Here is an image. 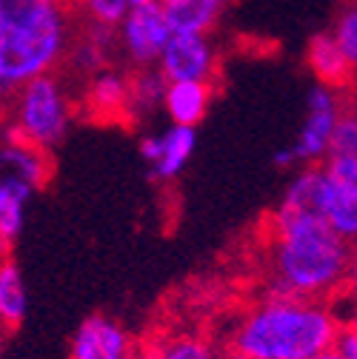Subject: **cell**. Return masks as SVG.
<instances>
[{"mask_svg":"<svg viewBox=\"0 0 357 359\" xmlns=\"http://www.w3.org/2000/svg\"><path fill=\"white\" fill-rule=\"evenodd\" d=\"M160 74L169 83H214L220 74L217 49L206 34H177L166 40V49L157 60Z\"/></svg>","mask_w":357,"mask_h":359,"instance_id":"cell-7","label":"cell"},{"mask_svg":"<svg viewBox=\"0 0 357 359\" xmlns=\"http://www.w3.org/2000/svg\"><path fill=\"white\" fill-rule=\"evenodd\" d=\"M52 151H43L4 128L0 134V171L23 180L34 191H40L52 180Z\"/></svg>","mask_w":357,"mask_h":359,"instance_id":"cell-13","label":"cell"},{"mask_svg":"<svg viewBox=\"0 0 357 359\" xmlns=\"http://www.w3.org/2000/svg\"><path fill=\"white\" fill-rule=\"evenodd\" d=\"M9 248H12V240H9L4 231H0V259H6V257H9Z\"/></svg>","mask_w":357,"mask_h":359,"instance_id":"cell-29","label":"cell"},{"mask_svg":"<svg viewBox=\"0 0 357 359\" xmlns=\"http://www.w3.org/2000/svg\"><path fill=\"white\" fill-rule=\"evenodd\" d=\"M349 299L357 302V240L349 243V268H346V288Z\"/></svg>","mask_w":357,"mask_h":359,"instance_id":"cell-26","label":"cell"},{"mask_svg":"<svg viewBox=\"0 0 357 359\" xmlns=\"http://www.w3.org/2000/svg\"><path fill=\"white\" fill-rule=\"evenodd\" d=\"M212 100H214V83H169L163 111L171 120V126L197 128Z\"/></svg>","mask_w":357,"mask_h":359,"instance_id":"cell-17","label":"cell"},{"mask_svg":"<svg viewBox=\"0 0 357 359\" xmlns=\"http://www.w3.org/2000/svg\"><path fill=\"white\" fill-rule=\"evenodd\" d=\"M263 234L269 297L326 302L346 288L349 243L320 217L272 211Z\"/></svg>","mask_w":357,"mask_h":359,"instance_id":"cell-1","label":"cell"},{"mask_svg":"<svg viewBox=\"0 0 357 359\" xmlns=\"http://www.w3.org/2000/svg\"><path fill=\"white\" fill-rule=\"evenodd\" d=\"M306 66L320 86H329V88H335V92L354 88V77L349 72V63H346L340 46L335 43L332 32L311 34L309 46H306Z\"/></svg>","mask_w":357,"mask_h":359,"instance_id":"cell-14","label":"cell"},{"mask_svg":"<svg viewBox=\"0 0 357 359\" xmlns=\"http://www.w3.org/2000/svg\"><path fill=\"white\" fill-rule=\"evenodd\" d=\"M335 353L340 359H357V331L340 325V334H337V342H335Z\"/></svg>","mask_w":357,"mask_h":359,"instance_id":"cell-25","label":"cell"},{"mask_svg":"<svg viewBox=\"0 0 357 359\" xmlns=\"http://www.w3.org/2000/svg\"><path fill=\"white\" fill-rule=\"evenodd\" d=\"M163 0H129V6H160Z\"/></svg>","mask_w":357,"mask_h":359,"instance_id":"cell-31","label":"cell"},{"mask_svg":"<svg viewBox=\"0 0 357 359\" xmlns=\"http://www.w3.org/2000/svg\"><path fill=\"white\" fill-rule=\"evenodd\" d=\"M214 359H249V356H243L240 351H235V348H229V345H226V348H220V351H217V356H214Z\"/></svg>","mask_w":357,"mask_h":359,"instance_id":"cell-28","label":"cell"},{"mask_svg":"<svg viewBox=\"0 0 357 359\" xmlns=\"http://www.w3.org/2000/svg\"><path fill=\"white\" fill-rule=\"evenodd\" d=\"M340 320L326 302L266 297L254 302L229 334V348L249 359H315L335 351Z\"/></svg>","mask_w":357,"mask_h":359,"instance_id":"cell-2","label":"cell"},{"mask_svg":"<svg viewBox=\"0 0 357 359\" xmlns=\"http://www.w3.org/2000/svg\"><path fill=\"white\" fill-rule=\"evenodd\" d=\"M340 111H343V97L340 92L329 86H315L309 92V100H306V120L297 131V137L289 149L278 151L275 163L280 168H294V165H320L326 151H329V143H332V134H335V126L340 120Z\"/></svg>","mask_w":357,"mask_h":359,"instance_id":"cell-5","label":"cell"},{"mask_svg":"<svg viewBox=\"0 0 357 359\" xmlns=\"http://www.w3.org/2000/svg\"><path fill=\"white\" fill-rule=\"evenodd\" d=\"M74 9L80 12L86 23H100V26L117 29L131 6H129V0H77Z\"/></svg>","mask_w":357,"mask_h":359,"instance_id":"cell-23","label":"cell"},{"mask_svg":"<svg viewBox=\"0 0 357 359\" xmlns=\"http://www.w3.org/2000/svg\"><path fill=\"white\" fill-rule=\"evenodd\" d=\"M69 359H138V345L120 320L92 313L72 334Z\"/></svg>","mask_w":357,"mask_h":359,"instance_id":"cell-8","label":"cell"},{"mask_svg":"<svg viewBox=\"0 0 357 359\" xmlns=\"http://www.w3.org/2000/svg\"><path fill=\"white\" fill-rule=\"evenodd\" d=\"M74 9L49 4L43 15L20 29H0V114L6 117L18 88L34 77L58 74L66 63L77 23Z\"/></svg>","mask_w":357,"mask_h":359,"instance_id":"cell-3","label":"cell"},{"mask_svg":"<svg viewBox=\"0 0 357 359\" xmlns=\"http://www.w3.org/2000/svg\"><path fill=\"white\" fill-rule=\"evenodd\" d=\"M74 117V103L58 74H43L29 80L18 88V95L6 111V131L15 137L43 149L55 151L69 134Z\"/></svg>","mask_w":357,"mask_h":359,"instance_id":"cell-4","label":"cell"},{"mask_svg":"<svg viewBox=\"0 0 357 359\" xmlns=\"http://www.w3.org/2000/svg\"><path fill=\"white\" fill-rule=\"evenodd\" d=\"M169 80L160 74L157 66L131 69L129 72V126H141L163 111Z\"/></svg>","mask_w":357,"mask_h":359,"instance_id":"cell-16","label":"cell"},{"mask_svg":"<svg viewBox=\"0 0 357 359\" xmlns=\"http://www.w3.org/2000/svg\"><path fill=\"white\" fill-rule=\"evenodd\" d=\"M315 359H340L335 351H326V353H320V356H315Z\"/></svg>","mask_w":357,"mask_h":359,"instance_id":"cell-33","label":"cell"},{"mask_svg":"<svg viewBox=\"0 0 357 359\" xmlns=\"http://www.w3.org/2000/svg\"><path fill=\"white\" fill-rule=\"evenodd\" d=\"M232 0H163L160 9L171 32L177 34H209Z\"/></svg>","mask_w":357,"mask_h":359,"instance_id":"cell-15","label":"cell"},{"mask_svg":"<svg viewBox=\"0 0 357 359\" xmlns=\"http://www.w3.org/2000/svg\"><path fill=\"white\" fill-rule=\"evenodd\" d=\"M26 308H29V297L18 262L12 257L0 259V325L9 334L20 328V323L26 320Z\"/></svg>","mask_w":357,"mask_h":359,"instance_id":"cell-19","label":"cell"},{"mask_svg":"<svg viewBox=\"0 0 357 359\" xmlns=\"http://www.w3.org/2000/svg\"><path fill=\"white\" fill-rule=\"evenodd\" d=\"M320 165L335 177L357 180V106H343L329 151Z\"/></svg>","mask_w":357,"mask_h":359,"instance_id":"cell-18","label":"cell"},{"mask_svg":"<svg viewBox=\"0 0 357 359\" xmlns=\"http://www.w3.org/2000/svg\"><path fill=\"white\" fill-rule=\"evenodd\" d=\"M318 208L320 219L337 237H343L346 243L357 240V180H343L323 168Z\"/></svg>","mask_w":357,"mask_h":359,"instance_id":"cell-12","label":"cell"},{"mask_svg":"<svg viewBox=\"0 0 357 359\" xmlns=\"http://www.w3.org/2000/svg\"><path fill=\"white\" fill-rule=\"evenodd\" d=\"M52 0H0V29H20L34 23Z\"/></svg>","mask_w":357,"mask_h":359,"instance_id":"cell-24","label":"cell"},{"mask_svg":"<svg viewBox=\"0 0 357 359\" xmlns=\"http://www.w3.org/2000/svg\"><path fill=\"white\" fill-rule=\"evenodd\" d=\"M138 356L141 359H214L217 348L212 345V339L183 331V334H169V337L155 339Z\"/></svg>","mask_w":357,"mask_h":359,"instance_id":"cell-21","label":"cell"},{"mask_svg":"<svg viewBox=\"0 0 357 359\" xmlns=\"http://www.w3.org/2000/svg\"><path fill=\"white\" fill-rule=\"evenodd\" d=\"M6 339H9V331L0 325V359H4V353H6Z\"/></svg>","mask_w":357,"mask_h":359,"instance_id":"cell-30","label":"cell"},{"mask_svg":"<svg viewBox=\"0 0 357 359\" xmlns=\"http://www.w3.org/2000/svg\"><path fill=\"white\" fill-rule=\"evenodd\" d=\"M34 194V189L23 180L0 171V231H4L9 240H15L23 231L26 222V205L29 197Z\"/></svg>","mask_w":357,"mask_h":359,"instance_id":"cell-20","label":"cell"},{"mask_svg":"<svg viewBox=\"0 0 357 359\" xmlns=\"http://www.w3.org/2000/svg\"><path fill=\"white\" fill-rule=\"evenodd\" d=\"M115 32L117 52H123L131 69L157 66L160 52L166 49V40L171 37V29L160 6H131Z\"/></svg>","mask_w":357,"mask_h":359,"instance_id":"cell-6","label":"cell"},{"mask_svg":"<svg viewBox=\"0 0 357 359\" xmlns=\"http://www.w3.org/2000/svg\"><path fill=\"white\" fill-rule=\"evenodd\" d=\"M332 37L340 46L349 63V72L354 77V86H357V0H343V6L335 18V26H332Z\"/></svg>","mask_w":357,"mask_h":359,"instance_id":"cell-22","label":"cell"},{"mask_svg":"<svg viewBox=\"0 0 357 359\" xmlns=\"http://www.w3.org/2000/svg\"><path fill=\"white\" fill-rule=\"evenodd\" d=\"M80 114L103 126H129V74L117 69H100L83 80Z\"/></svg>","mask_w":357,"mask_h":359,"instance_id":"cell-9","label":"cell"},{"mask_svg":"<svg viewBox=\"0 0 357 359\" xmlns=\"http://www.w3.org/2000/svg\"><path fill=\"white\" fill-rule=\"evenodd\" d=\"M340 320V325L343 328H351V331H357V302L351 299V308L343 313V317H337Z\"/></svg>","mask_w":357,"mask_h":359,"instance_id":"cell-27","label":"cell"},{"mask_svg":"<svg viewBox=\"0 0 357 359\" xmlns=\"http://www.w3.org/2000/svg\"><path fill=\"white\" fill-rule=\"evenodd\" d=\"M52 4H58V6H66V9H74V4H77V0H52Z\"/></svg>","mask_w":357,"mask_h":359,"instance_id":"cell-32","label":"cell"},{"mask_svg":"<svg viewBox=\"0 0 357 359\" xmlns=\"http://www.w3.org/2000/svg\"><path fill=\"white\" fill-rule=\"evenodd\" d=\"M197 149V128L192 126H169L163 134L141 137V154L152 168V177L169 183L181 174Z\"/></svg>","mask_w":357,"mask_h":359,"instance_id":"cell-10","label":"cell"},{"mask_svg":"<svg viewBox=\"0 0 357 359\" xmlns=\"http://www.w3.org/2000/svg\"><path fill=\"white\" fill-rule=\"evenodd\" d=\"M117 52V32L100 23H80L77 34L72 40V49L66 55V63L80 80L92 77L100 69L112 66V57Z\"/></svg>","mask_w":357,"mask_h":359,"instance_id":"cell-11","label":"cell"}]
</instances>
